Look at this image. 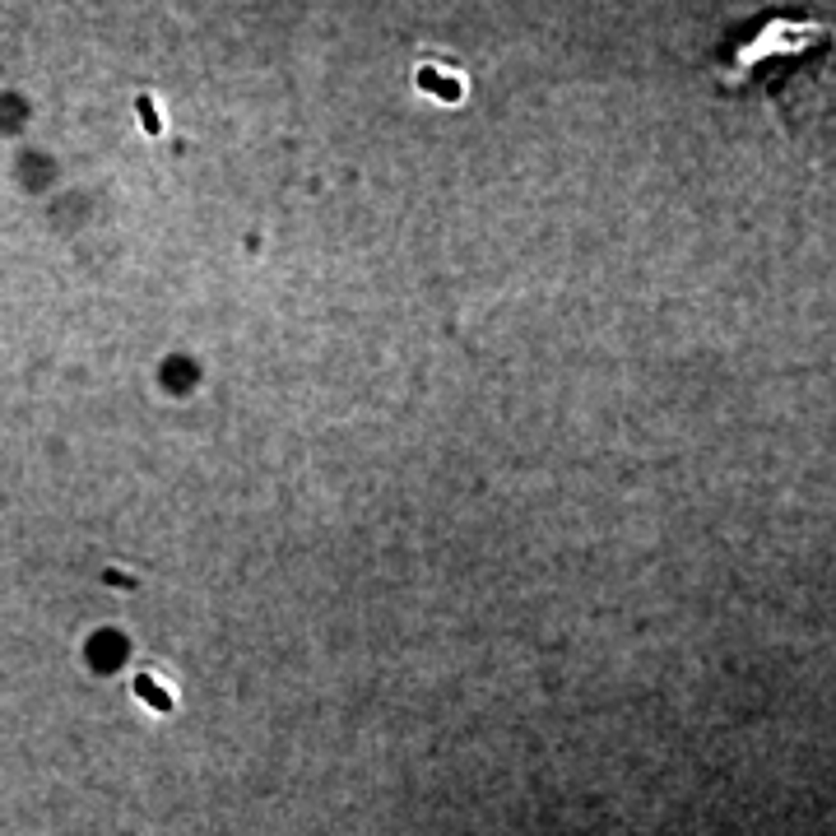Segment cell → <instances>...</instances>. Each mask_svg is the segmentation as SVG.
Here are the masks:
<instances>
[{"label": "cell", "mask_w": 836, "mask_h": 836, "mask_svg": "<svg viewBox=\"0 0 836 836\" xmlns=\"http://www.w3.org/2000/svg\"><path fill=\"white\" fill-rule=\"evenodd\" d=\"M135 692H139V697H145V702H154L158 711H168L172 706V692H158L149 679H135Z\"/></svg>", "instance_id": "cell-1"}]
</instances>
